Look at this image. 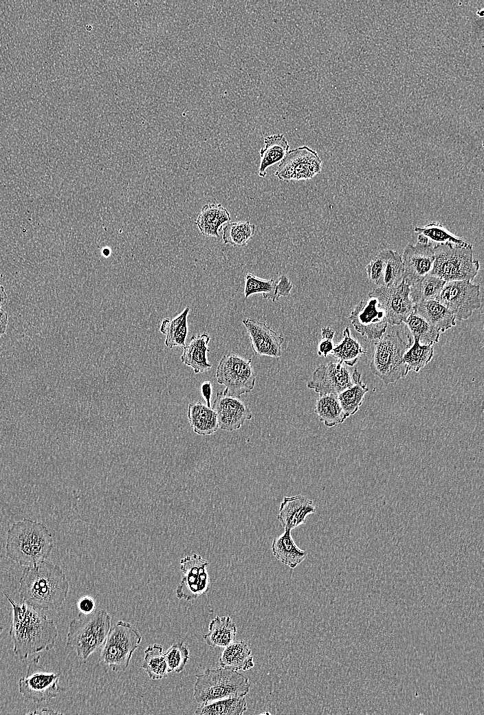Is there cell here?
I'll return each mask as SVG.
<instances>
[{
    "mask_svg": "<svg viewBox=\"0 0 484 715\" xmlns=\"http://www.w3.org/2000/svg\"><path fill=\"white\" fill-rule=\"evenodd\" d=\"M245 696H234L200 704L195 714L198 715H241L247 710Z\"/></svg>",
    "mask_w": 484,
    "mask_h": 715,
    "instance_id": "32",
    "label": "cell"
},
{
    "mask_svg": "<svg viewBox=\"0 0 484 715\" xmlns=\"http://www.w3.org/2000/svg\"><path fill=\"white\" fill-rule=\"evenodd\" d=\"M59 679V673L43 670L33 672L28 667L27 674L19 680V691L24 698L34 703L49 701L61 691Z\"/></svg>",
    "mask_w": 484,
    "mask_h": 715,
    "instance_id": "15",
    "label": "cell"
},
{
    "mask_svg": "<svg viewBox=\"0 0 484 715\" xmlns=\"http://www.w3.org/2000/svg\"><path fill=\"white\" fill-rule=\"evenodd\" d=\"M413 341H405L398 330L384 333L374 344L369 368L373 374L388 385L405 377L408 371L404 355Z\"/></svg>",
    "mask_w": 484,
    "mask_h": 715,
    "instance_id": "6",
    "label": "cell"
},
{
    "mask_svg": "<svg viewBox=\"0 0 484 715\" xmlns=\"http://www.w3.org/2000/svg\"><path fill=\"white\" fill-rule=\"evenodd\" d=\"M434 261L430 274L445 282L472 281L478 274L480 263L473 259V246L467 247L451 243L434 246Z\"/></svg>",
    "mask_w": 484,
    "mask_h": 715,
    "instance_id": "7",
    "label": "cell"
},
{
    "mask_svg": "<svg viewBox=\"0 0 484 715\" xmlns=\"http://www.w3.org/2000/svg\"><path fill=\"white\" fill-rule=\"evenodd\" d=\"M168 673H179L185 668L189 658L190 652L187 646L183 642L173 644L164 652Z\"/></svg>",
    "mask_w": 484,
    "mask_h": 715,
    "instance_id": "42",
    "label": "cell"
},
{
    "mask_svg": "<svg viewBox=\"0 0 484 715\" xmlns=\"http://www.w3.org/2000/svg\"><path fill=\"white\" fill-rule=\"evenodd\" d=\"M77 608L79 613L89 614L96 609L95 600L90 595H84L77 601Z\"/></svg>",
    "mask_w": 484,
    "mask_h": 715,
    "instance_id": "46",
    "label": "cell"
},
{
    "mask_svg": "<svg viewBox=\"0 0 484 715\" xmlns=\"http://www.w3.org/2000/svg\"><path fill=\"white\" fill-rule=\"evenodd\" d=\"M142 640L140 633L135 627L129 622L119 620L111 627L99 660L113 671H124Z\"/></svg>",
    "mask_w": 484,
    "mask_h": 715,
    "instance_id": "8",
    "label": "cell"
},
{
    "mask_svg": "<svg viewBox=\"0 0 484 715\" xmlns=\"http://www.w3.org/2000/svg\"><path fill=\"white\" fill-rule=\"evenodd\" d=\"M3 594L12 608L10 635L15 656L25 661L30 654L52 649L58 635L54 621L27 604H18Z\"/></svg>",
    "mask_w": 484,
    "mask_h": 715,
    "instance_id": "1",
    "label": "cell"
},
{
    "mask_svg": "<svg viewBox=\"0 0 484 715\" xmlns=\"http://www.w3.org/2000/svg\"><path fill=\"white\" fill-rule=\"evenodd\" d=\"M414 231L426 236L430 243H451L463 247L470 245V243L452 234L442 223L437 221H432L422 227H415Z\"/></svg>",
    "mask_w": 484,
    "mask_h": 715,
    "instance_id": "38",
    "label": "cell"
},
{
    "mask_svg": "<svg viewBox=\"0 0 484 715\" xmlns=\"http://www.w3.org/2000/svg\"><path fill=\"white\" fill-rule=\"evenodd\" d=\"M321 333L322 338L318 343V355L327 358L334 348L333 338L335 331L331 327H324L322 328Z\"/></svg>",
    "mask_w": 484,
    "mask_h": 715,
    "instance_id": "44",
    "label": "cell"
},
{
    "mask_svg": "<svg viewBox=\"0 0 484 715\" xmlns=\"http://www.w3.org/2000/svg\"><path fill=\"white\" fill-rule=\"evenodd\" d=\"M221 667L235 670H249L254 666L252 650L243 640L233 641L224 647L219 659Z\"/></svg>",
    "mask_w": 484,
    "mask_h": 715,
    "instance_id": "26",
    "label": "cell"
},
{
    "mask_svg": "<svg viewBox=\"0 0 484 715\" xmlns=\"http://www.w3.org/2000/svg\"><path fill=\"white\" fill-rule=\"evenodd\" d=\"M190 309L185 308L179 315L173 318H164L160 325V331L165 335L164 344L166 347L186 346L188 335L187 318Z\"/></svg>",
    "mask_w": 484,
    "mask_h": 715,
    "instance_id": "29",
    "label": "cell"
},
{
    "mask_svg": "<svg viewBox=\"0 0 484 715\" xmlns=\"http://www.w3.org/2000/svg\"><path fill=\"white\" fill-rule=\"evenodd\" d=\"M409 292L410 286L403 280L396 286L377 287L368 293V297L377 299L388 324L399 325L414 311Z\"/></svg>",
    "mask_w": 484,
    "mask_h": 715,
    "instance_id": "12",
    "label": "cell"
},
{
    "mask_svg": "<svg viewBox=\"0 0 484 715\" xmlns=\"http://www.w3.org/2000/svg\"><path fill=\"white\" fill-rule=\"evenodd\" d=\"M460 321L468 319L481 307L480 285L469 280L446 282L436 298Z\"/></svg>",
    "mask_w": 484,
    "mask_h": 715,
    "instance_id": "10",
    "label": "cell"
},
{
    "mask_svg": "<svg viewBox=\"0 0 484 715\" xmlns=\"http://www.w3.org/2000/svg\"><path fill=\"white\" fill-rule=\"evenodd\" d=\"M8 299L4 287L0 284V306L4 305Z\"/></svg>",
    "mask_w": 484,
    "mask_h": 715,
    "instance_id": "49",
    "label": "cell"
},
{
    "mask_svg": "<svg viewBox=\"0 0 484 715\" xmlns=\"http://www.w3.org/2000/svg\"><path fill=\"white\" fill-rule=\"evenodd\" d=\"M53 547L52 536L45 525L23 518L8 531L6 556L20 566H30L45 560Z\"/></svg>",
    "mask_w": 484,
    "mask_h": 715,
    "instance_id": "3",
    "label": "cell"
},
{
    "mask_svg": "<svg viewBox=\"0 0 484 715\" xmlns=\"http://www.w3.org/2000/svg\"><path fill=\"white\" fill-rule=\"evenodd\" d=\"M215 377L219 384L226 386L223 393L236 398L251 392L256 383L252 360L245 359L233 353L223 355L217 366Z\"/></svg>",
    "mask_w": 484,
    "mask_h": 715,
    "instance_id": "9",
    "label": "cell"
},
{
    "mask_svg": "<svg viewBox=\"0 0 484 715\" xmlns=\"http://www.w3.org/2000/svg\"><path fill=\"white\" fill-rule=\"evenodd\" d=\"M179 563L182 577L176 588L177 597L192 601L206 594L210 589L208 562L201 556L193 554L182 558Z\"/></svg>",
    "mask_w": 484,
    "mask_h": 715,
    "instance_id": "13",
    "label": "cell"
},
{
    "mask_svg": "<svg viewBox=\"0 0 484 715\" xmlns=\"http://www.w3.org/2000/svg\"><path fill=\"white\" fill-rule=\"evenodd\" d=\"M187 416L190 426L197 434H212L219 428L216 412L200 400L189 404Z\"/></svg>",
    "mask_w": 484,
    "mask_h": 715,
    "instance_id": "27",
    "label": "cell"
},
{
    "mask_svg": "<svg viewBox=\"0 0 484 715\" xmlns=\"http://www.w3.org/2000/svg\"><path fill=\"white\" fill-rule=\"evenodd\" d=\"M322 170V160L317 152L307 146L289 150L279 163L275 175L282 181L308 180Z\"/></svg>",
    "mask_w": 484,
    "mask_h": 715,
    "instance_id": "11",
    "label": "cell"
},
{
    "mask_svg": "<svg viewBox=\"0 0 484 715\" xmlns=\"http://www.w3.org/2000/svg\"><path fill=\"white\" fill-rule=\"evenodd\" d=\"M3 630H4L3 626H0V635L3 632Z\"/></svg>",
    "mask_w": 484,
    "mask_h": 715,
    "instance_id": "53",
    "label": "cell"
},
{
    "mask_svg": "<svg viewBox=\"0 0 484 715\" xmlns=\"http://www.w3.org/2000/svg\"><path fill=\"white\" fill-rule=\"evenodd\" d=\"M271 550L278 561L292 569L302 563L307 556V551L296 545L289 529H285L273 540Z\"/></svg>",
    "mask_w": 484,
    "mask_h": 715,
    "instance_id": "25",
    "label": "cell"
},
{
    "mask_svg": "<svg viewBox=\"0 0 484 715\" xmlns=\"http://www.w3.org/2000/svg\"><path fill=\"white\" fill-rule=\"evenodd\" d=\"M270 714V712H263V713H262V714Z\"/></svg>",
    "mask_w": 484,
    "mask_h": 715,
    "instance_id": "54",
    "label": "cell"
},
{
    "mask_svg": "<svg viewBox=\"0 0 484 715\" xmlns=\"http://www.w3.org/2000/svg\"><path fill=\"white\" fill-rule=\"evenodd\" d=\"M236 626L230 616H217L208 626V632L203 635L208 646L224 648L234 641Z\"/></svg>",
    "mask_w": 484,
    "mask_h": 715,
    "instance_id": "28",
    "label": "cell"
},
{
    "mask_svg": "<svg viewBox=\"0 0 484 715\" xmlns=\"http://www.w3.org/2000/svg\"><path fill=\"white\" fill-rule=\"evenodd\" d=\"M316 508L312 500L302 495L285 496L279 507L277 518L285 529L292 530L304 524Z\"/></svg>",
    "mask_w": 484,
    "mask_h": 715,
    "instance_id": "20",
    "label": "cell"
},
{
    "mask_svg": "<svg viewBox=\"0 0 484 715\" xmlns=\"http://www.w3.org/2000/svg\"><path fill=\"white\" fill-rule=\"evenodd\" d=\"M69 584L61 568L45 560L25 566L18 592L23 603L39 610L61 607L69 592Z\"/></svg>",
    "mask_w": 484,
    "mask_h": 715,
    "instance_id": "2",
    "label": "cell"
},
{
    "mask_svg": "<svg viewBox=\"0 0 484 715\" xmlns=\"http://www.w3.org/2000/svg\"><path fill=\"white\" fill-rule=\"evenodd\" d=\"M366 353L361 344L351 336L349 327H346L343 331L342 340L334 346L331 354L338 362L353 366Z\"/></svg>",
    "mask_w": 484,
    "mask_h": 715,
    "instance_id": "34",
    "label": "cell"
},
{
    "mask_svg": "<svg viewBox=\"0 0 484 715\" xmlns=\"http://www.w3.org/2000/svg\"><path fill=\"white\" fill-rule=\"evenodd\" d=\"M8 324V314L0 306V337L5 333Z\"/></svg>",
    "mask_w": 484,
    "mask_h": 715,
    "instance_id": "48",
    "label": "cell"
},
{
    "mask_svg": "<svg viewBox=\"0 0 484 715\" xmlns=\"http://www.w3.org/2000/svg\"><path fill=\"white\" fill-rule=\"evenodd\" d=\"M403 322L412 340L417 338L421 344L430 345L439 341L441 332L414 311Z\"/></svg>",
    "mask_w": 484,
    "mask_h": 715,
    "instance_id": "33",
    "label": "cell"
},
{
    "mask_svg": "<svg viewBox=\"0 0 484 715\" xmlns=\"http://www.w3.org/2000/svg\"><path fill=\"white\" fill-rule=\"evenodd\" d=\"M256 226L250 221L229 222L223 228L224 244L243 247L248 243L255 232Z\"/></svg>",
    "mask_w": 484,
    "mask_h": 715,
    "instance_id": "37",
    "label": "cell"
},
{
    "mask_svg": "<svg viewBox=\"0 0 484 715\" xmlns=\"http://www.w3.org/2000/svg\"><path fill=\"white\" fill-rule=\"evenodd\" d=\"M200 392L208 407H211L212 396V384L210 381L204 382L200 386Z\"/></svg>",
    "mask_w": 484,
    "mask_h": 715,
    "instance_id": "47",
    "label": "cell"
},
{
    "mask_svg": "<svg viewBox=\"0 0 484 715\" xmlns=\"http://www.w3.org/2000/svg\"><path fill=\"white\" fill-rule=\"evenodd\" d=\"M401 256L404 266V280L410 286L430 273L434 261V246L432 243L408 244Z\"/></svg>",
    "mask_w": 484,
    "mask_h": 715,
    "instance_id": "17",
    "label": "cell"
},
{
    "mask_svg": "<svg viewBox=\"0 0 484 715\" xmlns=\"http://www.w3.org/2000/svg\"><path fill=\"white\" fill-rule=\"evenodd\" d=\"M141 668L153 680H158L167 676V665L161 645L155 644L146 648Z\"/></svg>",
    "mask_w": 484,
    "mask_h": 715,
    "instance_id": "35",
    "label": "cell"
},
{
    "mask_svg": "<svg viewBox=\"0 0 484 715\" xmlns=\"http://www.w3.org/2000/svg\"><path fill=\"white\" fill-rule=\"evenodd\" d=\"M355 331L367 340H379L386 332L388 321L376 298L360 301L349 316Z\"/></svg>",
    "mask_w": 484,
    "mask_h": 715,
    "instance_id": "14",
    "label": "cell"
},
{
    "mask_svg": "<svg viewBox=\"0 0 484 715\" xmlns=\"http://www.w3.org/2000/svg\"><path fill=\"white\" fill-rule=\"evenodd\" d=\"M212 408L217 413L219 428L228 432L239 429L252 417L250 408L239 398L226 395L223 391L217 393Z\"/></svg>",
    "mask_w": 484,
    "mask_h": 715,
    "instance_id": "18",
    "label": "cell"
},
{
    "mask_svg": "<svg viewBox=\"0 0 484 715\" xmlns=\"http://www.w3.org/2000/svg\"><path fill=\"white\" fill-rule=\"evenodd\" d=\"M230 220L229 212L221 204H208L201 208L195 223L204 236L219 237L223 224Z\"/></svg>",
    "mask_w": 484,
    "mask_h": 715,
    "instance_id": "22",
    "label": "cell"
},
{
    "mask_svg": "<svg viewBox=\"0 0 484 715\" xmlns=\"http://www.w3.org/2000/svg\"><path fill=\"white\" fill-rule=\"evenodd\" d=\"M210 340V335L204 332L192 336L189 344L184 346L181 361L191 367L196 374L206 372L212 366L207 358Z\"/></svg>",
    "mask_w": 484,
    "mask_h": 715,
    "instance_id": "21",
    "label": "cell"
},
{
    "mask_svg": "<svg viewBox=\"0 0 484 715\" xmlns=\"http://www.w3.org/2000/svg\"><path fill=\"white\" fill-rule=\"evenodd\" d=\"M353 384L338 395L341 406L347 417L355 414L361 405L365 394L369 390L361 378V374L357 369L353 372Z\"/></svg>",
    "mask_w": 484,
    "mask_h": 715,
    "instance_id": "31",
    "label": "cell"
},
{
    "mask_svg": "<svg viewBox=\"0 0 484 715\" xmlns=\"http://www.w3.org/2000/svg\"><path fill=\"white\" fill-rule=\"evenodd\" d=\"M410 346L404 355V362L409 371L418 373L432 360L434 355L433 345L422 344L415 338Z\"/></svg>",
    "mask_w": 484,
    "mask_h": 715,
    "instance_id": "39",
    "label": "cell"
},
{
    "mask_svg": "<svg viewBox=\"0 0 484 715\" xmlns=\"http://www.w3.org/2000/svg\"><path fill=\"white\" fill-rule=\"evenodd\" d=\"M242 323L249 334L255 355L276 358L281 356V346L285 340L283 337L265 322L248 318L242 320Z\"/></svg>",
    "mask_w": 484,
    "mask_h": 715,
    "instance_id": "19",
    "label": "cell"
},
{
    "mask_svg": "<svg viewBox=\"0 0 484 715\" xmlns=\"http://www.w3.org/2000/svg\"><path fill=\"white\" fill-rule=\"evenodd\" d=\"M195 676L193 696L199 705L229 697L245 696L250 691L248 678L229 668H208Z\"/></svg>",
    "mask_w": 484,
    "mask_h": 715,
    "instance_id": "5",
    "label": "cell"
},
{
    "mask_svg": "<svg viewBox=\"0 0 484 715\" xmlns=\"http://www.w3.org/2000/svg\"><path fill=\"white\" fill-rule=\"evenodd\" d=\"M289 150L288 141L283 133L273 134L264 139V146L261 148L260 164L258 175L265 177L267 169L276 164H279L286 156Z\"/></svg>",
    "mask_w": 484,
    "mask_h": 715,
    "instance_id": "23",
    "label": "cell"
},
{
    "mask_svg": "<svg viewBox=\"0 0 484 715\" xmlns=\"http://www.w3.org/2000/svg\"><path fill=\"white\" fill-rule=\"evenodd\" d=\"M388 254V249L380 251L366 265L368 278L377 287L383 286V275Z\"/></svg>",
    "mask_w": 484,
    "mask_h": 715,
    "instance_id": "43",
    "label": "cell"
},
{
    "mask_svg": "<svg viewBox=\"0 0 484 715\" xmlns=\"http://www.w3.org/2000/svg\"><path fill=\"white\" fill-rule=\"evenodd\" d=\"M292 287H293L292 283L289 280V279L287 278V276H286L285 275L280 276L277 279L276 292V300L280 296H289L291 290L292 289Z\"/></svg>",
    "mask_w": 484,
    "mask_h": 715,
    "instance_id": "45",
    "label": "cell"
},
{
    "mask_svg": "<svg viewBox=\"0 0 484 715\" xmlns=\"http://www.w3.org/2000/svg\"><path fill=\"white\" fill-rule=\"evenodd\" d=\"M353 384L352 375L342 363L329 362L316 368L307 386L319 395H338Z\"/></svg>",
    "mask_w": 484,
    "mask_h": 715,
    "instance_id": "16",
    "label": "cell"
},
{
    "mask_svg": "<svg viewBox=\"0 0 484 715\" xmlns=\"http://www.w3.org/2000/svg\"><path fill=\"white\" fill-rule=\"evenodd\" d=\"M277 280L272 278L264 279L259 278L252 273H247L245 276L244 296L247 298L254 294H262L265 299L276 300Z\"/></svg>",
    "mask_w": 484,
    "mask_h": 715,
    "instance_id": "40",
    "label": "cell"
},
{
    "mask_svg": "<svg viewBox=\"0 0 484 715\" xmlns=\"http://www.w3.org/2000/svg\"><path fill=\"white\" fill-rule=\"evenodd\" d=\"M404 278V266L401 254L388 249V254L383 275V286L393 287L399 285Z\"/></svg>",
    "mask_w": 484,
    "mask_h": 715,
    "instance_id": "41",
    "label": "cell"
},
{
    "mask_svg": "<svg viewBox=\"0 0 484 715\" xmlns=\"http://www.w3.org/2000/svg\"><path fill=\"white\" fill-rule=\"evenodd\" d=\"M102 253L104 256H107L110 254V250L108 248H104Z\"/></svg>",
    "mask_w": 484,
    "mask_h": 715,
    "instance_id": "51",
    "label": "cell"
},
{
    "mask_svg": "<svg viewBox=\"0 0 484 715\" xmlns=\"http://www.w3.org/2000/svg\"><path fill=\"white\" fill-rule=\"evenodd\" d=\"M320 421L327 427L342 424L348 417L339 402L338 395H319L314 408Z\"/></svg>",
    "mask_w": 484,
    "mask_h": 715,
    "instance_id": "30",
    "label": "cell"
},
{
    "mask_svg": "<svg viewBox=\"0 0 484 715\" xmlns=\"http://www.w3.org/2000/svg\"><path fill=\"white\" fill-rule=\"evenodd\" d=\"M414 312L426 319L440 332H444L456 325L453 314L435 299L415 304Z\"/></svg>",
    "mask_w": 484,
    "mask_h": 715,
    "instance_id": "24",
    "label": "cell"
},
{
    "mask_svg": "<svg viewBox=\"0 0 484 715\" xmlns=\"http://www.w3.org/2000/svg\"><path fill=\"white\" fill-rule=\"evenodd\" d=\"M32 714H58V712L54 711L52 709L43 708V709L41 710V712L36 710L35 712H32Z\"/></svg>",
    "mask_w": 484,
    "mask_h": 715,
    "instance_id": "50",
    "label": "cell"
},
{
    "mask_svg": "<svg viewBox=\"0 0 484 715\" xmlns=\"http://www.w3.org/2000/svg\"><path fill=\"white\" fill-rule=\"evenodd\" d=\"M445 283L439 278L428 274L410 286L409 297L414 305L436 299Z\"/></svg>",
    "mask_w": 484,
    "mask_h": 715,
    "instance_id": "36",
    "label": "cell"
},
{
    "mask_svg": "<svg viewBox=\"0 0 484 715\" xmlns=\"http://www.w3.org/2000/svg\"><path fill=\"white\" fill-rule=\"evenodd\" d=\"M111 617L105 609H95L92 613H79L69 624L66 646L78 657L86 660L104 644L111 626Z\"/></svg>",
    "mask_w": 484,
    "mask_h": 715,
    "instance_id": "4",
    "label": "cell"
},
{
    "mask_svg": "<svg viewBox=\"0 0 484 715\" xmlns=\"http://www.w3.org/2000/svg\"><path fill=\"white\" fill-rule=\"evenodd\" d=\"M477 14H478L480 16H483V9L478 10Z\"/></svg>",
    "mask_w": 484,
    "mask_h": 715,
    "instance_id": "52",
    "label": "cell"
}]
</instances>
